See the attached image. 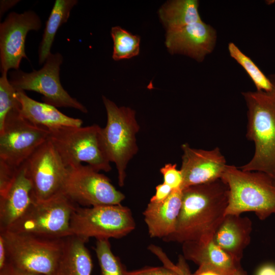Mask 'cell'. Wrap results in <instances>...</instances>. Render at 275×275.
<instances>
[{"label":"cell","instance_id":"6da1fadb","mask_svg":"<svg viewBox=\"0 0 275 275\" xmlns=\"http://www.w3.org/2000/svg\"><path fill=\"white\" fill-rule=\"evenodd\" d=\"M229 193L228 186L221 178L182 189L176 230L163 240L183 243L213 239L225 216Z\"/></svg>","mask_w":275,"mask_h":275},{"label":"cell","instance_id":"7a4b0ae2","mask_svg":"<svg viewBox=\"0 0 275 275\" xmlns=\"http://www.w3.org/2000/svg\"><path fill=\"white\" fill-rule=\"evenodd\" d=\"M268 77L270 91L242 92L248 108L246 136L254 142L255 152L249 162L238 168L263 172L275 179V74Z\"/></svg>","mask_w":275,"mask_h":275},{"label":"cell","instance_id":"3957f363","mask_svg":"<svg viewBox=\"0 0 275 275\" xmlns=\"http://www.w3.org/2000/svg\"><path fill=\"white\" fill-rule=\"evenodd\" d=\"M221 179L229 189L225 215L254 212L264 220L275 213V184L269 175L227 165Z\"/></svg>","mask_w":275,"mask_h":275},{"label":"cell","instance_id":"277c9868","mask_svg":"<svg viewBox=\"0 0 275 275\" xmlns=\"http://www.w3.org/2000/svg\"><path fill=\"white\" fill-rule=\"evenodd\" d=\"M49 131V139L67 168L86 162L98 172L111 170L102 127L98 125L64 127Z\"/></svg>","mask_w":275,"mask_h":275},{"label":"cell","instance_id":"5b68a950","mask_svg":"<svg viewBox=\"0 0 275 275\" xmlns=\"http://www.w3.org/2000/svg\"><path fill=\"white\" fill-rule=\"evenodd\" d=\"M7 251V263L40 275H54L61 257L65 238L0 231Z\"/></svg>","mask_w":275,"mask_h":275},{"label":"cell","instance_id":"8992f818","mask_svg":"<svg viewBox=\"0 0 275 275\" xmlns=\"http://www.w3.org/2000/svg\"><path fill=\"white\" fill-rule=\"evenodd\" d=\"M107 114L105 126L102 128V135L109 161L116 166L118 184L124 185L126 168L129 161L137 153L136 134L140 126L132 108L117 105L102 96Z\"/></svg>","mask_w":275,"mask_h":275},{"label":"cell","instance_id":"52a82bcc","mask_svg":"<svg viewBox=\"0 0 275 275\" xmlns=\"http://www.w3.org/2000/svg\"><path fill=\"white\" fill-rule=\"evenodd\" d=\"M63 193L42 201H35L7 230L62 239L71 235L70 221L77 206Z\"/></svg>","mask_w":275,"mask_h":275},{"label":"cell","instance_id":"ba28073f","mask_svg":"<svg viewBox=\"0 0 275 275\" xmlns=\"http://www.w3.org/2000/svg\"><path fill=\"white\" fill-rule=\"evenodd\" d=\"M135 223L130 209L120 204L91 207L77 206L70 221L71 235L87 242L98 239L120 238L131 232Z\"/></svg>","mask_w":275,"mask_h":275},{"label":"cell","instance_id":"9c48e42d","mask_svg":"<svg viewBox=\"0 0 275 275\" xmlns=\"http://www.w3.org/2000/svg\"><path fill=\"white\" fill-rule=\"evenodd\" d=\"M63 61V57L60 53H51L40 69L31 72L14 70L10 73L9 81L16 90L40 93L45 103L56 107L73 108L87 113V108L71 97L61 85L60 71Z\"/></svg>","mask_w":275,"mask_h":275},{"label":"cell","instance_id":"30bf717a","mask_svg":"<svg viewBox=\"0 0 275 275\" xmlns=\"http://www.w3.org/2000/svg\"><path fill=\"white\" fill-rule=\"evenodd\" d=\"M50 131L24 118L20 109L7 115L0 131V161L19 168L43 143L48 140Z\"/></svg>","mask_w":275,"mask_h":275},{"label":"cell","instance_id":"8fae6325","mask_svg":"<svg viewBox=\"0 0 275 275\" xmlns=\"http://www.w3.org/2000/svg\"><path fill=\"white\" fill-rule=\"evenodd\" d=\"M61 192L76 204L93 207L120 204L125 197L109 178L89 165L67 168Z\"/></svg>","mask_w":275,"mask_h":275},{"label":"cell","instance_id":"7c38bea8","mask_svg":"<svg viewBox=\"0 0 275 275\" xmlns=\"http://www.w3.org/2000/svg\"><path fill=\"white\" fill-rule=\"evenodd\" d=\"M23 164L35 201L46 200L61 192L67 168L49 139Z\"/></svg>","mask_w":275,"mask_h":275},{"label":"cell","instance_id":"4fadbf2b","mask_svg":"<svg viewBox=\"0 0 275 275\" xmlns=\"http://www.w3.org/2000/svg\"><path fill=\"white\" fill-rule=\"evenodd\" d=\"M42 27L39 15L33 10L22 13L12 12L0 24V69L1 73L18 70L22 59H29L25 51L28 32Z\"/></svg>","mask_w":275,"mask_h":275},{"label":"cell","instance_id":"5bb4252c","mask_svg":"<svg viewBox=\"0 0 275 275\" xmlns=\"http://www.w3.org/2000/svg\"><path fill=\"white\" fill-rule=\"evenodd\" d=\"M216 32L203 20L167 31L165 44L171 54L189 57L198 62L213 50Z\"/></svg>","mask_w":275,"mask_h":275},{"label":"cell","instance_id":"9a60e30c","mask_svg":"<svg viewBox=\"0 0 275 275\" xmlns=\"http://www.w3.org/2000/svg\"><path fill=\"white\" fill-rule=\"evenodd\" d=\"M181 148L182 190L222 178L227 164L218 147L207 150L193 148L185 143L182 145Z\"/></svg>","mask_w":275,"mask_h":275},{"label":"cell","instance_id":"2e32d148","mask_svg":"<svg viewBox=\"0 0 275 275\" xmlns=\"http://www.w3.org/2000/svg\"><path fill=\"white\" fill-rule=\"evenodd\" d=\"M35 201L32 185L23 163L8 189L0 196V231L7 230Z\"/></svg>","mask_w":275,"mask_h":275},{"label":"cell","instance_id":"e0dca14e","mask_svg":"<svg viewBox=\"0 0 275 275\" xmlns=\"http://www.w3.org/2000/svg\"><path fill=\"white\" fill-rule=\"evenodd\" d=\"M182 244L183 257L199 266L212 269L221 275H232L244 271L237 261L212 239L208 242L186 241Z\"/></svg>","mask_w":275,"mask_h":275},{"label":"cell","instance_id":"ac0fdd59","mask_svg":"<svg viewBox=\"0 0 275 275\" xmlns=\"http://www.w3.org/2000/svg\"><path fill=\"white\" fill-rule=\"evenodd\" d=\"M182 190H173L169 197L158 203L150 202L144 211V221L152 238L162 239L175 230L182 205Z\"/></svg>","mask_w":275,"mask_h":275},{"label":"cell","instance_id":"d6986e66","mask_svg":"<svg viewBox=\"0 0 275 275\" xmlns=\"http://www.w3.org/2000/svg\"><path fill=\"white\" fill-rule=\"evenodd\" d=\"M252 222L248 217L228 214L213 236L214 242L226 253L240 262L251 240Z\"/></svg>","mask_w":275,"mask_h":275},{"label":"cell","instance_id":"ffe728a7","mask_svg":"<svg viewBox=\"0 0 275 275\" xmlns=\"http://www.w3.org/2000/svg\"><path fill=\"white\" fill-rule=\"evenodd\" d=\"M16 95L20 104V114L35 125L49 131L64 127L81 126L82 120L68 116L53 105L37 101L23 90H16Z\"/></svg>","mask_w":275,"mask_h":275},{"label":"cell","instance_id":"44dd1931","mask_svg":"<svg viewBox=\"0 0 275 275\" xmlns=\"http://www.w3.org/2000/svg\"><path fill=\"white\" fill-rule=\"evenodd\" d=\"M85 243L74 235L65 238L54 275H92V260Z\"/></svg>","mask_w":275,"mask_h":275},{"label":"cell","instance_id":"7402d4cb","mask_svg":"<svg viewBox=\"0 0 275 275\" xmlns=\"http://www.w3.org/2000/svg\"><path fill=\"white\" fill-rule=\"evenodd\" d=\"M197 0H173L166 2L159 9V19L166 31L179 28L202 20Z\"/></svg>","mask_w":275,"mask_h":275},{"label":"cell","instance_id":"603a6c76","mask_svg":"<svg viewBox=\"0 0 275 275\" xmlns=\"http://www.w3.org/2000/svg\"><path fill=\"white\" fill-rule=\"evenodd\" d=\"M77 0H56L46 22L41 41L38 48V62L44 64L51 53L50 50L57 31L67 22Z\"/></svg>","mask_w":275,"mask_h":275},{"label":"cell","instance_id":"cb8c5ba5","mask_svg":"<svg viewBox=\"0 0 275 275\" xmlns=\"http://www.w3.org/2000/svg\"><path fill=\"white\" fill-rule=\"evenodd\" d=\"M111 35L114 42L112 58L115 61L136 56L140 52V37L119 26L112 27Z\"/></svg>","mask_w":275,"mask_h":275},{"label":"cell","instance_id":"d4e9b609","mask_svg":"<svg viewBox=\"0 0 275 275\" xmlns=\"http://www.w3.org/2000/svg\"><path fill=\"white\" fill-rule=\"evenodd\" d=\"M230 56L250 76L257 91H269L272 88V84L252 59L243 53L233 42L228 45Z\"/></svg>","mask_w":275,"mask_h":275},{"label":"cell","instance_id":"484cf974","mask_svg":"<svg viewBox=\"0 0 275 275\" xmlns=\"http://www.w3.org/2000/svg\"><path fill=\"white\" fill-rule=\"evenodd\" d=\"M100 267V275H128L120 258L111 250L108 239H98L94 248Z\"/></svg>","mask_w":275,"mask_h":275},{"label":"cell","instance_id":"4316f807","mask_svg":"<svg viewBox=\"0 0 275 275\" xmlns=\"http://www.w3.org/2000/svg\"><path fill=\"white\" fill-rule=\"evenodd\" d=\"M0 77V131L3 128L6 118L8 113L15 109L20 108L16 90L10 84L7 73H1Z\"/></svg>","mask_w":275,"mask_h":275},{"label":"cell","instance_id":"83f0119b","mask_svg":"<svg viewBox=\"0 0 275 275\" xmlns=\"http://www.w3.org/2000/svg\"><path fill=\"white\" fill-rule=\"evenodd\" d=\"M176 167V164L169 163L160 169L163 176V182L170 186L172 190L181 189L183 183L181 171L178 170Z\"/></svg>","mask_w":275,"mask_h":275},{"label":"cell","instance_id":"f1b7e54d","mask_svg":"<svg viewBox=\"0 0 275 275\" xmlns=\"http://www.w3.org/2000/svg\"><path fill=\"white\" fill-rule=\"evenodd\" d=\"M19 168L12 167L0 161V196L5 194L12 184Z\"/></svg>","mask_w":275,"mask_h":275},{"label":"cell","instance_id":"f546056e","mask_svg":"<svg viewBox=\"0 0 275 275\" xmlns=\"http://www.w3.org/2000/svg\"><path fill=\"white\" fill-rule=\"evenodd\" d=\"M128 275H180L176 265L173 268L163 266H145L140 269L128 271Z\"/></svg>","mask_w":275,"mask_h":275},{"label":"cell","instance_id":"4dcf8cb0","mask_svg":"<svg viewBox=\"0 0 275 275\" xmlns=\"http://www.w3.org/2000/svg\"><path fill=\"white\" fill-rule=\"evenodd\" d=\"M171 187L164 183L156 186L155 193L151 197L150 202L158 203L165 201L172 191Z\"/></svg>","mask_w":275,"mask_h":275},{"label":"cell","instance_id":"1f68e13d","mask_svg":"<svg viewBox=\"0 0 275 275\" xmlns=\"http://www.w3.org/2000/svg\"><path fill=\"white\" fill-rule=\"evenodd\" d=\"M0 275H40L20 269L9 263L0 269Z\"/></svg>","mask_w":275,"mask_h":275},{"label":"cell","instance_id":"d6a6232c","mask_svg":"<svg viewBox=\"0 0 275 275\" xmlns=\"http://www.w3.org/2000/svg\"><path fill=\"white\" fill-rule=\"evenodd\" d=\"M8 255L4 239L0 235V269H2L7 263Z\"/></svg>","mask_w":275,"mask_h":275},{"label":"cell","instance_id":"836d02e7","mask_svg":"<svg viewBox=\"0 0 275 275\" xmlns=\"http://www.w3.org/2000/svg\"><path fill=\"white\" fill-rule=\"evenodd\" d=\"M176 266L180 275H191L185 259L183 256H180Z\"/></svg>","mask_w":275,"mask_h":275},{"label":"cell","instance_id":"e575fe53","mask_svg":"<svg viewBox=\"0 0 275 275\" xmlns=\"http://www.w3.org/2000/svg\"><path fill=\"white\" fill-rule=\"evenodd\" d=\"M257 275H275V266L272 264H265L258 270Z\"/></svg>","mask_w":275,"mask_h":275},{"label":"cell","instance_id":"d590c367","mask_svg":"<svg viewBox=\"0 0 275 275\" xmlns=\"http://www.w3.org/2000/svg\"><path fill=\"white\" fill-rule=\"evenodd\" d=\"M191 275H221L215 270L204 266H199L198 269Z\"/></svg>","mask_w":275,"mask_h":275},{"label":"cell","instance_id":"8d00e7d4","mask_svg":"<svg viewBox=\"0 0 275 275\" xmlns=\"http://www.w3.org/2000/svg\"><path fill=\"white\" fill-rule=\"evenodd\" d=\"M19 2L18 1H1V16L4 13L11 8Z\"/></svg>","mask_w":275,"mask_h":275},{"label":"cell","instance_id":"74e56055","mask_svg":"<svg viewBox=\"0 0 275 275\" xmlns=\"http://www.w3.org/2000/svg\"><path fill=\"white\" fill-rule=\"evenodd\" d=\"M232 275H246V273L244 271H238V272H235Z\"/></svg>","mask_w":275,"mask_h":275},{"label":"cell","instance_id":"f35d334b","mask_svg":"<svg viewBox=\"0 0 275 275\" xmlns=\"http://www.w3.org/2000/svg\"><path fill=\"white\" fill-rule=\"evenodd\" d=\"M273 181H274V183L275 184V179H273Z\"/></svg>","mask_w":275,"mask_h":275}]
</instances>
